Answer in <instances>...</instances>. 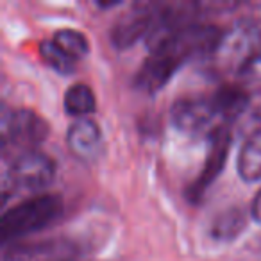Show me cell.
Returning <instances> with one entry per match:
<instances>
[{"instance_id": "6da1fadb", "label": "cell", "mask_w": 261, "mask_h": 261, "mask_svg": "<svg viewBox=\"0 0 261 261\" xmlns=\"http://www.w3.org/2000/svg\"><path fill=\"white\" fill-rule=\"evenodd\" d=\"M63 213L61 197L54 193L36 195L4 211L0 220V240L9 243L27 234L41 231L56 222Z\"/></svg>"}, {"instance_id": "7a4b0ae2", "label": "cell", "mask_w": 261, "mask_h": 261, "mask_svg": "<svg viewBox=\"0 0 261 261\" xmlns=\"http://www.w3.org/2000/svg\"><path fill=\"white\" fill-rule=\"evenodd\" d=\"M261 48V22L240 18L222 34L215 52V65L225 72H240L247 61Z\"/></svg>"}, {"instance_id": "3957f363", "label": "cell", "mask_w": 261, "mask_h": 261, "mask_svg": "<svg viewBox=\"0 0 261 261\" xmlns=\"http://www.w3.org/2000/svg\"><path fill=\"white\" fill-rule=\"evenodd\" d=\"M56 177V165L47 154L40 150L20 152L8 170V179L13 188L23 192H43Z\"/></svg>"}, {"instance_id": "277c9868", "label": "cell", "mask_w": 261, "mask_h": 261, "mask_svg": "<svg viewBox=\"0 0 261 261\" xmlns=\"http://www.w3.org/2000/svg\"><path fill=\"white\" fill-rule=\"evenodd\" d=\"M222 34L224 33L218 27L210 23H190L175 34L163 50L174 52L182 63L186 59L213 58L220 45Z\"/></svg>"}, {"instance_id": "5b68a950", "label": "cell", "mask_w": 261, "mask_h": 261, "mask_svg": "<svg viewBox=\"0 0 261 261\" xmlns=\"http://www.w3.org/2000/svg\"><path fill=\"white\" fill-rule=\"evenodd\" d=\"M48 136V123L33 109H15L4 118V143L22 152L36 150Z\"/></svg>"}, {"instance_id": "8992f818", "label": "cell", "mask_w": 261, "mask_h": 261, "mask_svg": "<svg viewBox=\"0 0 261 261\" xmlns=\"http://www.w3.org/2000/svg\"><path fill=\"white\" fill-rule=\"evenodd\" d=\"M218 118L211 97H185L170 108L172 125L186 136H200L213 127Z\"/></svg>"}, {"instance_id": "52a82bcc", "label": "cell", "mask_w": 261, "mask_h": 261, "mask_svg": "<svg viewBox=\"0 0 261 261\" xmlns=\"http://www.w3.org/2000/svg\"><path fill=\"white\" fill-rule=\"evenodd\" d=\"M231 130L229 127H217L211 130V143H210V152L204 161L202 172L199 174V177L188 186L186 190V199L190 202H199L202 200L204 193L210 190V186L213 185L215 179L220 175V172L225 167V160H227L229 147H231Z\"/></svg>"}, {"instance_id": "ba28073f", "label": "cell", "mask_w": 261, "mask_h": 261, "mask_svg": "<svg viewBox=\"0 0 261 261\" xmlns=\"http://www.w3.org/2000/svg\"><path fill=\"white\" fill-rule=\"evenodd\" d=\"M156 4H135L129 13L120 16L116 23L111 27V45L118 50L133 47L136 41H140L143 36L147 38L150 27H152Z\"/></svg>"}, {"instance_id": "9c48e42d", "label": "cell", "mask_w": 261, "mask_h": 261, "mask_svg": "<svg viewBox=\"0 0 261 261\" xmlns=\"http://www.w3.org/2000/svg\"><path fill=\"white\" fill-rule=\"evenodd\" d=\"M182 61L170 50L150 52L135 77V88L143 93L154 95L170 81Z\"/></svg>"}, {"instance_id": "30bf717a", "label": "cell", "mask_w": 261, "mask_h": 261, "mask_svg": "<svg viewBox=\"0 0 261 261\" xmlns=\"http://www.w3.org/2000/svg\"><path fill=\"white\" fill-rule=\"evenodd\" d=\"M79 250L72 242L48 240L29 245H13L4 252L2 261H77Z\"/></svg>"}, {"instance_id": "8fae6325", "label": "cell", "mask_w": 261, "mask_h": 261, "mask_svg": "<svg viewBox=\"0 0 261 261\" xmlns=\"http://www.w3.org/2000/svg\"><path fill=\"white\" fill-rule=\"evenodd\" d=\"M66 145L75 158L90 161L100 154L102 130L98 123L91 118H79L68 127Z\"/></svg>"}, {"instance_id": "7c38bea8", "label": "cell", "mask_w": 261, "mask_h": 261, "mask_svg": "<svg viewBox=\"0 0 261 261\" xmlns=\"http://www.w3.org/2000/svg\"><path fill=\"white\" fill-rule=\"evenodd\" d=\"M249 98L247 88L236 86V84H225L211 95V102H213L218 118H224L229 123L234 122L250 108Z\"/></svg>"}, {"instance_id": "4fadbf2b", "label": "cell", "mask_w": 261, "mask_h": 261, "mask_svg": "<svg viewBox=\"0 0 261 261\" xmlns=\"http://www.w3.org/2000/svg\"><path fill=\"white\" fill-rule=\"evenodd\" d=\"M247 227V213L242 207H225L217 213L210 224V236L215 242L229 243L236 240Z\"/></svg>"}, {"instance_id": "5bb4252c", "label": "cell", "mask_w": 261, "mask_h": 261, "mask_svg": "<svg viewBox=\"0 0 261 261\" xmlns=\"http://www.w3.org/2000/svg\"><path fill=\"white\" fill-rule=\"evenodd\" d=\"M63 108H65L66 115L75 116L77 120L88 118V115L95 113V109H97L93 90L84 83L72 84L63 97Z\"/></svg>"}, {"instance_id": "9a60e30c", "label": "cell", "mask_w": 261, "mask_h": 261, "mask_svg": "<svg viewBox=\"0 0 261 261\" xmlns=\"http://www.w3.org/2000/svg\"><path fill=\"white\" fill-rule=\"evenodd\" d=\"M236 170L245 182H257L261 179V136L243 143L236 160Z\"/></svg>"}, {"instance_id": "2e32d148", "label": "cell", "mask_w": 261, "mask_h": 261, "mask_svg": "<svg viewBox=\"0 0 261 261\" xmlns=\"http://www.w3.org/2000/svg\"><path fill=\"white\" fill-rule=\"evenodd\" d=\"M54 43L58 45L63 52H66L72 59H75V61H79V59L86 58V56L90 54L88 38L75 29L58 31V33L54 34Z\"/></svg>"}, {"instance_id": "e0dca14e", "label": "cell", "mask_w": 261, "mask_h": 261, "mask_svg": "<svg viewBox=\"0 0 261 261\" xmlns=\"http://www.w3.org/2000/svg\"><path fill=\"white\" fill-rule=\"evenodd\" d=\"M40 56H41V59L58 73L68 75V73H73V70H75V59H72L66 52H63L61 48L54 43V40L41 41Z\"/></svg>"}, {"instance_id": "ac0fdd59", "label": "cell", "mask_w": 261, "mask_h": 261, "mask_svg": "<svg viewBox=\"0 0 261 261\" xmlns=\"http://www.w3.org/2000/svg\"><path fill=\"white\" fill-rule=\"evenodd\" d=\"M229 130H231V136L245 140V142L257 138L261 136V113L257 109L249 108L242 116L229 123Z\"/></svg>"}, {"instance_id": "d6986e66", "label": "cell", "mask_w": 261, "mask_h": 261, "mask_svg": "<svg viewBox=\"0 0 261 261\" xmlns=\"http://www.w3.org/2000/svg\"><path fill=\"white\" fill-rule=\"evenodd\" d=\"M243 88H261V48L238 72Z\"/></svg>"}, {"instance_id": "ffe728a7", "label": "cell", "mask_w": 261, "mask_h": 261, "mask_svg": "<svg viewBox=\"0 0 261 261\" xmlns=\"http://www.w3.org/2000/svg\"><path fill=\"white\" fill-rule=\"evenodd\" d=\"M250 215H252L254 220L261 224V190L256 193V197H254L252 206H250Z\"/></svg>"}]
</instances>
